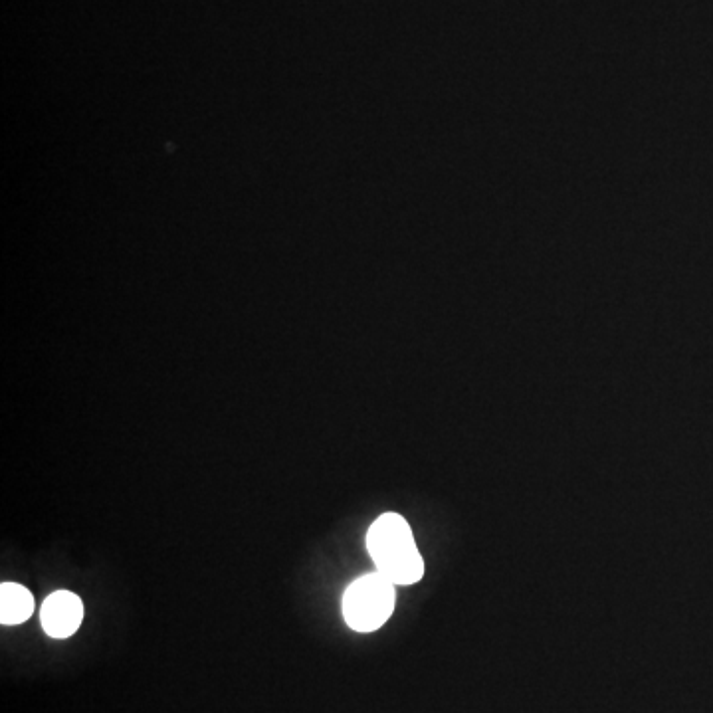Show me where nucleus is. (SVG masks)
I'll return each instance as SVG.
<instances>
[{"instance_id": "f03ea898", "label": "nucleus", "mask_w": 713, "mask_h": 713, "mask_svg": "<svg viewBox=\"0 0 713 713\" xmlns=\"http://www.w3.org/2000/svg\"><path fill=\"white\" fill-rule=\"evenodd\" d=\"M395 583L373 571L355 579L343 595L341 611L347 626L355 632L379 630L395 611Z\"/></svg>"}, {"instance_id": "f257e3e1", "label": "nucleus", "mask_w": 713, "mask_h": 713, "mask_svg": "<svg viewBox=\"0 0 713 713\" xmlns=\"http://www.w3.org/2000/svg\"><path fill=\"white\" fill-rule=\"evenodd\" d=\"M367 549L379 573L397 587H408L424 577V559L416 547L407 519L399 513H383L369 527Z\"/></svg>"}, {"instance_id": "20e7f679", "label": "nucleus", "mask_w": 713, "mask_h": 713, "mask_svg": "<svg viewBox=\"0 0 713 713\" xmlns=\"http://www.w3.org/2000/svg\"><path fill=\"white\" fill-rule=\"evenodd\" d=\"M34 612L32 593L18 583L0 585V622L4 626H16L26 622Z\"/></svg>"}, {"instance_id": "7ed1b4c3", "label": "nucleus", "mask_w": 713, "mask_h": 713, "mask_svg": "<svg viewBox=\"0 0 713 713\" xmlns=\"http://www.w3.org/2000/svg\"><path fill=\"white\" fill-rule=\"evenodd\" d=\"M84 620V603L72 591L52 593L40 609V624L50 638H70Z\"/></svg>"}]
</instances>
